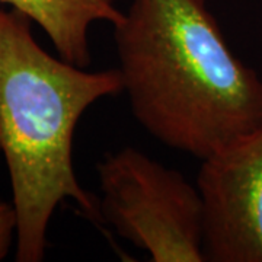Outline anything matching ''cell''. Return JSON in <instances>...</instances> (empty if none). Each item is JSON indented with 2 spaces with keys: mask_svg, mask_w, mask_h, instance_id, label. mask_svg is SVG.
<instances>
[{
  "mask_svg": "<svg viewBox=\"0 0 262 262\" xmlns=\"http://www.w3.org/2000/svg\"><path fill=\"white\" fill-rule=\"evenodd\" d=\"M16 211L13 204L0 200V261H3L10 248L13 239H16Z\"/></svg>",
  "mask_w": 262,
  "mask_h": 262,
  "instance_id": "cell-6",
  "label": "cell"
},
{
  "mask_svg": "<svg viewBox=\"0 0 262 262\" xmlns=\"http://www.w3.org/2000/svg\"><path fill=\"white\" fill-rule=\"evenodd\" d=\"M31 24L22 12L0 8V151L18 220V262L44 259L50 220L67 200L103 222L99 200L76 177L73 139L88 108L124 92L118 69L88 72L50 56Z\"/></svg>",
  "mask_w": 262,
  "mask_h": 262,
  "instance_id": "cell-2",
  "label": "cell"
},
{
  "mask_svg": "<svg viewBox=\"0 0 262 262\" xmlns=\"http://www.w3.org/2000/svg\"><path fill=\"white\" fill-rule=\"evenodd\" d=\"M39 25L63 60L88 69L92 61L89 29L96 22L117 25L124 18L114 0H0Z\"/></svg>",
  "mask_w": 262,
  "mask_h": 262,
  "instance_id": "cell-5",
  "label": "cell"
},
{
  "mask_svg": "<svg viewBox=\"0 0 262 262\" xmlns=\"http://www.w3.org/2000/svg\"><path fill=\"white\" fill-rule=\"evenodd\" d=\"M114 41L131 113L162 144L204 160L262 128V79L206 0H133Z\"/></svg>",
  "mask_w": 262,
  "mask_h": 262,
  "instance_id": "cell-1",
  "label": "cell"
},
{
  "mask_svg": "<svg viewBox=\"0 0 262 262\" xmlns=\"http://www.w3.org/2000/svg\"><path fill=\"white\" fill-rule=\"evenodd\" d=\"M99 210L118 236L155 262H204V203L200 189L175 169L136 147L98 165Z\"/></svg>",
  "mask_w": 262,
  "mask_h": 262,
  "instance_id": "cell-3",
  "label": "cell"
},
{
  "mask_svg": "<svg viewBox=\"0 0 262 262\" xmlns=\"http://www.w3.org/2000/svg\"><path fill=\"white\" fill-rule=\"evenodd\" d=\"M204 255L210 262H262V128L201 160Z\"/></svg>",
  "mask_w": 262,
  "mask_h": 262,
  "instance_id": "cell-4",
  "label": "cell"
}]
</instances>
